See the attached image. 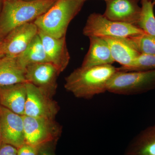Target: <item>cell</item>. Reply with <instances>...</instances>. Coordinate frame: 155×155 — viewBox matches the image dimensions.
<instances>
[{
	"instance_id": "obj_1",
	"label": "cell",
	"mask_w": 155,
	"mask_h": 155,
	"mask_svg": "<svg viewBox=\"0 0 155 155\" xmlns=\"http://www.w3.org/2000/svg\"><path fill=\"white\" fill-rule=\"evenodd\" d=\"M117 71L112 65L81 67L65 78L64 87L76 97L90 99L107 91L109 81Z\"/></svg>"
},
{
	"instance_id": "obj_2",
	"label": "cell",
	"mask_w": 155,
	"mask_h": 155,
	"mask_svg": "<svg viewBox=\"0 0 155 155\" xmlns=\"http://www.w3.org/2000/svg\"><path fill=\"white\" fill-rule=\"evenodd\" d=\"M56 0H4L0 15V38L21 25L33 22L45 13Z\"/></svg>"
},
{
	"instance_id": "obj_3",
	"label": "cell",
	"mask_w": 155,
	"mask_h": 155,
	"mask_svg": "<svg viewBox=\"0 0 155 155\" xmlns=\"http://www.w3.org/2000/svg\"><path fill=\"white\" fill-rule=\"evenodd\" d=\"M84 0H56L33 22L39 30L56 38L66 36L70 22L81 10Z\"/></svg>"
},
{
	"instance_id": "obj_4",
	"label": "cell",
	"mask_w": 155,
	"mask_h": 155,
	"mask_svg": "<svg viewBox=\"0 0 155 155\" xmlns=\"http://www.w3.org/2000/svg\"><path fill=\"white\" fill-rule=\"evenodd\" d=\"M155 88V69L146 71H117L112 76L107 91L131 95L142 94Z\"/></svg>"
},
{
	"instance_id": "obj_5",
	"label": "cell",
	"mask_w": 155,
	"mask_h": 155,
	"mask_svg": "<svg viewBox=\"0 0 155 155\" xmlns=\"http://www.w3.org/2000/svg\"><path fill=\"white\" fill-rule=\"evenodd\" d=\"M143 33L145 32L135 25L110 20L103 14L96 13L89 16L83 29L84 35L87 37L125 38Z\"/></svg>"
},
{
	"instance_id": "obj_6",
	"label": "cell",
	"mask_w": 155,
	"mask_h": 155,
	"mask_svg": "<svg viewBox=\"0 0 155 155\" xmlns=\"http://www.w3.org/2000/svg\"><path fill=\"white\" fill-rule=\"evenodd\" d=\"M22 116L25 143L41 146L54 141L61 133V127L54 119Z\"/></svg>"
},
{
	"instance_id": "obj_7",
	"label": "cell",
	"mask_w": 155,
	"mask_h": 155,
	"mask_svg": "<svg viewBox=\"0 0 155 155\" xmlns=\"http://www.w3.org/2000/svg\"><path fill=\"white\" fill-rule=\"evenodd\" d=\"M25 87L26 99L24 115L54 119L59 111V107L52 96L32 84L25 83Z\"/></svg>"
},
{
	"instance_id": "obj_8",
	"label": "cell",
	"mask_w": 155,
	"mask_h": 155,
	"mask_svg": "<svg viewBox=\"0 0 155 155\" xmlns=\"http://www.w3.org/2000/svg\"><path fill=\"white\" fill-rule=\"evenodd\" d=\"M38 34V28L33 22L14 28L3 39L0 47V58L17 57Z\"/></svg>"
},
{
	"instance_id": "obj_9",
	"label": "cell",
	"mask_w": 155,
	"mask_h": 155,
	"mask_svg": "<svg viewBox=\"0 0 155 155\" xmlns=\"http://www.w3.org/2000/svg\"><path fill=\"white\" fill-rule=\"evenodd\" d=\"M0 130L3 143L19 148L25 143L22 115L0 105Z\"/></svg>"
},
{
	"instance_id": "obj_10",
	"label": "cell",
	"mask_w": 155,
	"mask_h": 155,
	"mask_svg": "<svg viewBox=\"0 0 155 155\" xmlns=\"http://www.w3.org/2000/svg\"><path fill=\"white\" fill-rule=\"evenodd\" d=\"M60 73L57 68L50 63L32 64L25 68V76L28 83L42 89L52 96L55 93L57 78Z\"/></svg>"
},
{
	"instance_id": "obj_11",
	"label": "cell",
	"mask_w": 155,
	"mask_h": 155,
	"mask_svg": "<svg viewBox=\"0 0 155 155\" xmlns=\"http://www.w3.org/2000/svg\"><path fill=\"white\" fill-rule=\"evenodd\" d=\"M139 2V0H106L103 15L110 20L137 26L141 11Z\"/></svg>"
},
{
	"instance_id": "obj_12",
	"label": "cell",
	"mask_w": 155,
	"mask_h": 155,
	"mask_svg": "<svg viewBox=\"0 0 155 155\" xmlns=\"http://www.w3.org/2000/svg\"><path fill=\"white\" fill-rule=\"evenodd\" d=\"M38 35L41 39L49 63L54 66L61 73L68 66L70 59L66 36L56 38L38 29Z\"/></svg>"
},
{
	"instance_id": "obj_13",
	"label": "cell",
	"mask_w": 155,
	"mask_h": 155,
	"mask_svg": "<svg viewBox=\"0 0 155 155\" xmlns=\"http://www.w3.org/2000/svg\"><path fill=\"white\" fill-rule=\"evenodd\" d=\"M88 38L89 48L84 59L81 67L112 65L115 62L107 43L103 38L90 37Z\"/></svg>"
},
{
	"instance_id": "obj_14",
	"label": "cell",
	"mask_w": 155,
	"mask_h": 155,
	"mask_svg": "<svg viewBox=\"0 0 155 155\" xmlns=\"http://www.w3.org/2000/svg\"><path fill=\"white\" fill-rule=\"evenodd\" d=\"M26 99L25 83L0 86V105L24 115Z\"/></svg>"
},
{
	"instance_id": "obj_15",
	"label": "cell",
	"mask_w": 155,
	"mask_h": 155,
	"mask_svg": "<svg viewBox=\"0 0 155 155\" xmlns=\"http://www.w3.org/2000/svg\"><path fill=\"white\" fill-rule=\"evenodd\" d=\"M102 38L107 43L114 61L120 64L121 67H130L140 55L123 38L113 37Z\"/></svg>"
},
{
	"instance_id": "obj_16",
	"label": "cell",
	"mask_w": 155,
	"mask_h": 155,
	"mask_svg": "<svg viewBox=\"0 0 155 155\" xmlns=\"http://www.w3.org/2000/svg\"><path fill=\"white\" fill-rule=\"evenodd\" d=\"M26 83L25 69L18 64L17 57L0 58V86Z\"/></svg>"
},
{
	"instance_id": "obj_17",
	"label": "cell",
	"mask_w": 155,
	"mask_h": 155,
	"mask_svg": "<svg viewBox=\"0 0 155 155\" xmlns=\"http://www.w3.org/2000/svg\"><path fill=\"white\" fill-rule=\"evenodd\" d=\"M125 155H155V125L143 131L131 142Z\"/></svg>"
},
{
	"instance_id": "obj_18",
	"label": "cell",
	"mask_w": 155,
	"mask_h": 155,
	"mask_svg": "<svg viewBox=\"0 0 155 155\" xmlns=\"http://www.w3.org/2000/svg\"><path fill=\"white\" fill-rule=\"evenodd\" d=\"M17 63L23 69L28 65L49 63L41 39L38 34L28 47L17 57Z\"/></svg>"
},
{
	"instance_id": "obj_19",
	"label": "cell",
	"mask_w": 155,
	"mask_h": 155,
	"mask_svg": "<svg viewBox=\"0 0 155 155\" xmlns=\"http://www.w3.org/2000/svg\"><path fill=\"white\" fill-rule=\"evenodd\" d=\"M124 39L140 55H155V37L146 33L125 38Z\"/></svg>"
},
{
	"instance_id": "obj_20",
	"label": "cell",
	"mask_w": 155,
	"mask_h": 155,
	"mask_svg": "<svg viewBox=\"0 0 155 155\" xmlns=\"http://www.w3.org/2000/svg\"><path fill=\"white\" fill-rule=\"evenodd\" d=\"M141 14L137 26L145 33L155 37V16L152 2L141 0Z\"/></svg>"
},
{
	"instance_id": "obj_21",
	"label": "cell",
	"mask_w": 155,
	"mask_h": 155,
	"mask_svg": "<svg viewBox=\"0 0 155 155\" xmlns=\"http://www.w3.org/2000/svg\"><path fill=\"white\" fill-rule=\"evenodd\" d=\"M155 69V55H140L130 67L117 68L119 71H146Z\"/></svg>"
},
{
	"instance_id": "obj_22",
	"label": "cell",
	"mask_w": 155,
	"mask_h": 155,
	"mask_svg": "<svg viewBox=\"0 0 155 155\" xmlns=\"http://www.w3.org/2000/svg\"><path fill=\"white\" fill-rule=\"evenodd\" d=\"M40 147L25 143L18 148L17 155H38Z\"/></svg>"
},
{
	"instance_id": "obj_23",
	"label": "cell",
	"mask_w": 155,
	"mask_h": 155,
	"mask_svg": "<svg viewBox=\"0 0 155 155\" xmlns=\"http://www.w3.org/2000/svg\"><path fill=\"white\" fill-rule=\"evenodd\" d=\"M18 149L11 145L3 143L0 146V155H17Z\"/></svg>"
},
{
	"instance_id": "obj_24",
	"label": "cell",
	"mask_w": 155,
	"mask_h": 155,
	"mask_svg": "<svg viewBox=\"0 0 155 155\" xmlns=\"http://www.w3.org/2000/svg\"><path fill=\"white\" fill-rule=\"evenodd\" d=\"M52 142L48 143L40 146L38 155H55L51 146Z\"/></svg>"
},
{
	"instance_id": "obj_25",
	"label": "cell",
	"mask_w": 155,
	"mask_h": 155,
	"mask_svg": "<svg viewBox=\"0 0 155 155\" xmlns=\"http://www.w3.org/2000/svg\"><path fill=\"white\" fill-rule=\"evenodd\" d=\"M2 140V136H1V130H0V143Z\"/></svg>"
},
{
	"instance_id": "obj_26",
	"label": "cell",
	"mask_w": 155,
	"mask_h": 155,
	"mask_svg": "<svg viewBox=\"0 0 155 155\" xmlns=\"http://www.w3.org/2000/svg\"><path fill=\"white\" fill-rule=\"evenodd\" d=\"M2 40L3 39H2L0 38V47H1V45H2Z\"/></svg>"
},
{
	"instance_id": "obj_27",
	"label": "cell",
	"mask_w": 155,
	"mask_h": 155,
	"mask_svg": "<svg viewBox=\"0 0 155 155\" xmlns=\"http://www.w3.org/2000/svg\"><path fill=\"white\" fill-rule=\"evenodd\" d=\"M152 2H153V5H155V0H153Z\"/></svg>"
},
{
	"instance_id": "obj_28",
	"label": "cell",
	"mask_w": 155,
	"mask_h": 155,
	"mask_svg": "<svg viewBox=\"0 0 155 155\" xmlns=\"http://www.w3.org/2000/svg\"><path fill=\"white\" fill-rule=\"evenodd\" d=\"M24 1H36V0H24Z\"/></svg>"
},
{
	"instance_id": "obj_29",
	"label": "cell",
	"mask_w": 155,
	"mask_h": 155,
	"mask_svg": "<svg viewBox=\"0 0 155 155\" xmlns=\"http://www.w3.org/2000/svg\"><path fill=\"white\" fill-rule=\"evenodd\" d=\"M148 1H151V2H153V0H148Z\"/></svg>"
},
{
	"instance_id": "obj_30",
	"label": "cell",
	"mask_w": 155,
	"mask_h": 155,
	"mask_svg": "<svg viewBox=\"0 0 155 155\" xmlns=\"http://www.w3.org/2000/svg\"><path fill=\"white\" fill-rule=\"evenodd\" d=\"M0 7H1V0H0Z\"/></svg>"
},
{
	"instance_id": "obj_31",
	"label": "cell",
	"mask_w": 155,
	"mask_h": 155,
	"mask_svg": "<svg viewBox=\"0 0 155 155\" xmlns=\"http://www.w3.org/2000/svg\"><path fill=\"white\" fill-rule=\"evenodd\" d=\"M84 1H86V0H84ZM104 1H106V0H104Z\"/></svg>"
}]
</instances>
